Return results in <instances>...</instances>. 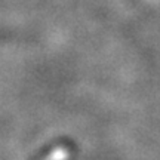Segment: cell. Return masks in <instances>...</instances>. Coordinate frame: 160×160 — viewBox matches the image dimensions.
I'll return each mask as SVG.
<instances>
[{
    "label": "cell",
    "mask_w": 160,
    "mask_h": 160,
    "mask_svg": "<svg viewBox=\"0 0 160 160\" xmlns=\"http://www.w3.org/2000/svg\"><path fill=\"white\" fill-rule=\"evenodd\" d=\"M67 157H68V151H67V150L58 148V150H55L49 157H46L45 160H65Z\"/></svg>",
    "instance_id": "1"
}]
</instances>
